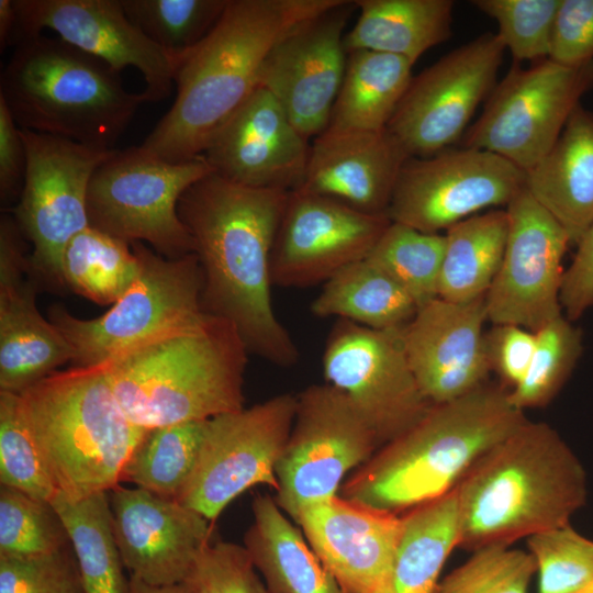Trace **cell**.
<instances>
[{
    "mask_svg": "<svg viewBox=\"0 0 593 593\" xmlns=\"http://www.w3.org/2000/svg\"><path fill=\"white\" fill-rule=\"evenodd\" d=\"M507 235L505 209L479 213L449 227L438 298L468 303L485 296L501 266Z\"/></svg>",
    "mask_w": 593,
    "mask_h": 593,
    "instance_id": "cell-31",
    "label": "cell"
},
{
    "mask_svg": "<svg viewBox=\"0 0 593 593\" xmlns=\"http://www.w3.org/2000/svg\"><path fill=\"white\" fill-rule=\"evenodd\" d=\"M112 528L130 577L150 585L186 581L211 542L212 522L175 499L121 484L108 492Z\"/></svg>",
    "mask_w": 593,
    "mask_h": 593,
    "instance_id": "cell-21",
    "label": "cell"
},
{
    "mask_svg": "<svg viewBox=\"0 0 593 593\" xmlns=\"http://www.w3.org/2000/svg\"><path fill=\"white\" fill-rule=\"evenodd\" d=\"M127 18L158 46L184 56L212 31L228 0H120Z\"/></svg>",
    "mask_w": 593,
    "mask_h": 593,
    "instance_id": "cell-38",
    "label": "cell"
},
{
    "mask_svg": "<svg viewBox=\"0 0 593 593\" xmlns=\"http://www.w3.org/2000/svg\"><path fill=\"white\" fill-rule=\"evenodd\" d=\"M497 24L496 35L514 63L549 58L560 0H474Z\"/></svg>",
    "mask_w": 593,
    "mask_h": 593,
    "instance_id": "cell-43",
    "label": "cell"
},
{
    "mask_svg": "<svg viewBox=\"0 0 593 593\" xmlns=\"http://www.w3.org/2000/svg\"><path fill=\"white\" fill-rule=\"evenodd\" d=\"M19 19L13 0H0V47L1 51L16 42Z\"/></svg>",
    "mask_w": 593,
    "mask_h": 593,
    "instance_id": "cell-51",
    "label": "cell"
},
{
    "mask_svg": "<svg viewBox=\"0 0 593 593\" xmlns=\"http://www.w3.org/2000/svg\"><path fill=\"white\" fill-rule=\"evenodd\" d=\"M26 172V149L21 128L0 97V197L4 202L19 198Z\"/></svg>",
    "mask_w": 593,
    "mask_h": 593,
    "instance_id": "cell-50",
    "label": "cell"
},
{
    "mask_svg": "<svg viewBox=\"0 0 593 593\" xmlns=\"http://www.w3.org/2000/svg\"><path fill=\"white\" fill-rule=\"evenodd\" d=\"M295 522L345 593H395L403 516L338 494L306 506Z\"/></svg>",
    "mask_w": 593,
    "mask_h": 593,
    "instance_id": "cell-22",
    "label": "cell"
},
{
    "mask_svg": "<svg viewBox=\"0 0 593 593\" xmlns=\"http://www.w3.org/2000/svg\"><path fill=\"white\" fill-rule=\"evenodd\" d=\"M535 571L530 552L488 546L452 570L438 584V593H527Z\"/></svg>",
    "mask_w": 593,
    "mask_h": 593,
    "instance_id": "cell-44",
    "label": "cell"
},
{
    "mask_svg": "<svg viewBox=\"0 0 593 593\" xmlns=\"http://www.w3.org/2000/svg\"><path fill=\"white\" fill-rule=\"evenodd\" d=\"M355 9V1L343 0L298 25L264 61L258 87L279 102L306 139L328 126L346 70L345 29Z\"/></svg>",
    "mask_w": 593,
    "mask_h": 593,
    "instance_id": "cell-20",
    "label": "cell"
},
{
    "mask_svg": "<svg viewBox=\"0 0 593 593\" xmlns=\"http://www.w3.org/2000/svg\"><path fill=\"white\" fill-rule=\"evenodd\" d=\"M20 394L57 493L109 492L148 433L130 421L102 363L55 371Z\"/></svg>",
    "mask_w": 593,
    "mask_h": 593,
    "instance_id": "cell-6",
    "label": "cell"
},
{
    "mask_svg": "<svg viewBox=\"0 0 593 593\" xmlns=\"http://www.w3.org/2000/svg\"><path fill=\"white\" fill-rule=\"evenodd\" d=\"M0 97L22 130L114 149L143 92L127 91L103 60L43 34L21 40L0 77Z\"/></svg>",
    "mask_w": 593,
    "mask_h": 593,
    "instance_id": "cell-7",
    "label": "cell"
},
{
    "mask_svg": "<svg viewBox=\"0 0 593 593\" xmlns=\"http://www.w3.org/2000/svg\"><path fill=\"white\" fill-rule=\"evenodd\" d=\"M526 189L578 245L593 223V111L579 104L550 150L526 172Z\"/></svg>",
    "mask_w": 593,
    "mask_h": 593,
    "instance_id": "cell-27",
    "label": "cell"
},
{
    "mask_svg": "<svg viewBox=\"0 0 593 593\" xmlns=\"http://www.w3.org/2000/svg\"><path fill=\"white\" fill-rule=\"evenodd\" d=\"M139 260L132 287L101 316L82 320L53 305L48 320L67 340L76 367L103 363L157 337L199 324L203 273L194 253L166 258L141 242L130 243Z\"/></svg>",
    "mask_w": 593,
    "mask_h": 593,
    "instance_id": "cell-8",
    "label": "cell"
},
{
    "mask_svg": "<svg viewBox=\"0 0 593 593\" xmlns=\"http://www.w3.org/2000/svg\"><path fill=\"white\" fill-rule=\"evenodd\" d=\"M296 411V395L282 393L206 422L194 470L177 501L212 523L254 485L277 491L276 468Z\"/></svg>",
    "mask_w": 593,
    "mask_h": 593,
    "instance_id": "cell-12",
    "label": "cell"
},
{
    "mask_svg": "<svg viewBox=\"0 0 593 593\" xmlns=\"http://www.w3.org/2000/svg\"><path fill=\"white\" fill-rule=\"evenodd\" d=\"M486 320L485 296L468 303L436 298L402 328L410 366L430 404L452 401L485 383L491 371Z\"/></svg>",
    "mask_w": 593,
    "mask_h": 593,
    "instance_id": "cell-24",
    "label": "cell"
},
{
    "mask_svg": "<svg viewBox=\"0 0 593 593\" xmlns=\"http://www.w3.org/2000/svg\"><path fill=\"white\" fill-rule=\"evenodd\" d=\"M417 309L400 284L367 259L335 273L311 303L315 316H335L373 329L403 328Z\"/></svg>",
    "mask_w": 593,
    "mask_h": 593,
    "instance_id": "cell-32",
    "label": "cell"
},
{
    "mask_svg": "<svg viewBox=\"0 0 593 593\" xmlns=\"http://www.w3.org/2000/svg\"><path fill=\"white\" fill-rule=\"evenodd\" d=\"M343 0H228L220 20L178 68L176 98L139 145L179 163L203 154L219 128L258 88L271 48L298 25Z\"/></svg>",
    "mask_w": 593,
    "mask_h": 593,
    "instance_id": "cell-2",
    "label": "cell"
},
{
    "mask_svg": "<svg viewBox=\"0 0 593 593\" xmlns=\"http://www.w3.org/2000/svg\"><path fill=\"white\" fill-rule=\"evenodd\" d=\"M505 210L508 235L501 266L485 294L488 320L535 333L562 315V259L571 242L526 187Z\"/></svg>",
    "mask_w": 593,
    "mask_h": 593,
    "instance_id": "cell-17",
    "label": "cell"
},
{
    "mask_svg": "<svg viewBox=\"0 0 593 593\" xmlns=\"http://www.w3.org/2000/svg\"><path fill=\"white\" fill-rule=\"evenodd\" d=\"M592 89L593 61L566 66L546 58L526 69L514 64L467 128L461 147L493 153L527 172L550 150Z\"/></svg>",
    "mask_w": 593,
    "mask_h": 593,
    "instance_id": "cell-10",
    "label": "cell"
},
{
    "mask_svg": "<svg viewBox=\"0 0 593 593\" xmlns=\"http://www.w3.org/2000/svg\"><path fill=\"white\" fill-rule=\"evenodd\" d=\"M568 269L564 270L560 303L572 322L593 306V223L585 232Z\"/></svg>",
    "mask_w": 593,
    "mask_h": 593,
    "instance_id": "cell-49",
    "label": "cell"
},
{
    "mask_svg": "<svg viewBox=\"0 0 593 593\" xmlns=\"http://www.w3.org/2000/svg\"><path fill=\"white\" fill-rule=\"evenodd\" d=\"M128 593H190L184 583L174 585H150L130 577Z\"/></svg>",
    "mask_w": 593,
    "mask_h": 593,
    "instance_id": "cell-52",
    "label": "cell"
},
{
    "mask_svg": "<svg viewBox=\"0 0 593 593\" xmlns=\"http://www.w3.org/2000/svg\"><path fill=\"white\" fill-rule=\"evenodd\" d=\"M70 546L64 523L49 501L0 488V556L27 557Z\"/></svg>",
    "mask_w": 593,
    "mask_h": 593,
    "instance_id": "cell-40",
    "label": "cell"
},
{
    "mask_svg": "<svg viewBox=\"0 0 593 593\" xmlns=\"http://www.w3.org/2000/svg\"><path fill=\"white\" fill-rule=\"evenodd\" d=\"M290 192L247 187L212 171L178 203L202 268L204 311L231 322L249 353L279 367L300 357L271 299V251Z\"/></svg>",
    "mask_w": 593,
    "mask_h": 593,
    "instance_id": "cell-1",
    "label": "cell"
},
{
    "mask_svg": "<svg viewBox=\"0 0 593 593\" xmlns=\"http://www.w3.org/2000/svg\"><path fill=\"white\" fill-rule=\"evenodd\" d=\"M535 346L536 334L517 325L496 324L485 333V349L490 368L511 390L526 374Z\"/></svg>",
    "mask_w": 593,
    "mask_h": 593,
    "instance_id": "cell-48",
    "label": "cell"
},
{
    "mask_svg": "<svg viewBox=\"0 0 593 593\" xmlns=\"http://www.w3.org/2000/svg\"><path fill=\"white\" fill-rule=\"evenodd\" d=\"M412 67L407 59L390 54L348 53L345 76L326 130H387L413 78Z\"/></svg>",
    "mask_w": 593,
    "mask_h": 593,
    "instance_id": "cell-30",
    "label": "cell"
},
{
    "mask_svg": "<svg viewBox=\"0 0 593 593\" xmlns=\"http://www.w3.org/2000/svg\"><path fill=\"white\" fill-rule=\"evenodd\" d=\"M279 102L258 87L219 128L203 152L213 172L254 188L296 190L311 145Z\"/></svg>",
    "mask_w": 593,
    "mask_h": 593,
    "instance_id": "cell-23",
    "label": "cell"
},
{
    "mask_svg": "<svg viewBox=\"0 0 593 593\" xmlns=\"http://www.w3.org/2000/svg\"><path fill=\"white\" fill-rule=\"evenodd\" d=\"M526 172L493 153L447 148L403 165L387 212L392 222L439 234L480 211L506 206Z\"/></svg>",
    "mask_w": 593,
    "mask_h": 593,
    "instance_id": "cell-16",
    "label": "cell"
},
{
    "mask_svg": "<svg viewBox=\"0 0 593 593\" xmlns=\"http://www.w3.org/2000/svg\"><path fill=\"white\" fill-rule=\"evenodd\" d=\"M505 47L483 33L413 76L387 130L410 157H428L462 138L496 86Z\"/></svg>",
    "mask_w": 593,
    "mask_h": 593,
    "instance_id": "cell-14",
    "label": "cell"
},
{
    "mask_svg": "<svg viewBox=\"0 0 593 593\" xmlns=\"http://www.w3.org/2000/svg\"><path fill=\"white\" fill-rule=\"evenodd\" d=\"M190 593H269L243 545L208 544L183 582Z\"/></svg>",
    "mask_w": 593,
    "mask_h": 593,
    "instance_id": "cell-45",
    "label": "cell"
},
{
    "mask_svg": "<svg viewBox=\"0 0 593 593\" xmlns=\"http://www.w3.org/2000/svg\"><path fill=\"white\" fill-rule=\"evenodd\" d=\"M380 443L338 389L312 384L296 395L291 433L276 468V502L293 521L309 505L338 495L344 478Z\"/></svg>",
    "mask_w": 593,
    "mask_h": 593,
    "instance_id": "cell-11",
    "label": "cell"
},
{
    "mask_svg": "<svg viewBox=\"0 0 593 593\" xmlns=\"http://www.w3.org/2000/svg\"><path fill=\"white\" fill-rule=\"evenodd\" d=\"M445 245V234L391 221L366 259L400 284L419 309L438 298Z\"/></svg>",
    "mask_w": 593,
    "mask_h": 593,
    "instance_id": "cell-37",
    "label": "cell"
},
{
    "mask_svg": "<svg viewBox=\"0 0 593 593\" xmlns=\"http://www.w3.org/2000/svg\"><path fill=\"white\" fill-rule=\"evenodd\" d=\"M208 421L148 430L128 461L123 481L177 500L194 470Z\"/></svg>",
    "mask_w": 593,
    "mask_h": 593,
    "instance_id": "cell-36",
    "label": "cell"
},
{
    "mask_svg": "<svg viewBox=\"0 0 593 593\" xmlns=\"http://www.w3.org/2000/svg\"><path fill=\"white\" fill-rule=\"evenodd\" d=\"M19 19L15 45L47 29L116 71L133 67L146 83L148 102L166 99L183 56L154 43L125 14L120 0H13Z\"/></svg>",
    "mask_w": 593,
    "mask_h": 593,
    "instance_id": "cell-18",
    "label": "cell"
},
{
    "mask_svg": "<svg viewBox=\"0 0 593 593\" xmlns=\"http://www.w3.org/2000/svg\"><path fill=\"white\" fill-rule=\"evenodd\" d=\"M459 547L510 546L569 524L586 500L582 465L542 422H524L484 454L456 486Z\"/></svg>",
    "mask_w": 593,
    "mask_h": 593,
    "instance_id": "cell-3",
    "label": "cell"
},
{
    "mask_svg": "<svg viewBox=\"0 0 593 593\" xmlns=\"http://www.w3.org/2000/svg\"><path fill=\"white\" fill-rule=\"evenodd\" d=\"M21 134L26 172L13 217L33 244V269L64 286V251L75 236L90 226L87 197L91 177L116 148L90 147L22 128Z\"/></svg>",
    "mask_w": 593,
    "mask_h": 593,
    "instance_id": "cell-13",
    "label": "cell"
},
{
    "mask_svg": "<svg viewBox=\"0 0 593 593\" xmlns=\"http://www.w3.org/2000/svg\"><path fill=\"white\" fill-rule=\"evenodd\" d=\"M0 483L49 501L57 493L19 393L0 391Z\"/></svg>",
    "mask_w": 593,
    "mask_h": 593,
    "instance_id": "cell-41",
    "label": "cell"
},
{
    "mask_svg": "<svg viewBox=\"0 0 593 593\" xmlns=\"http://www.w3.org/2000/svg\"><path fill=\"white\" fill-rule=\"evenodd\" d=\"M456 488L412 508L403 516V533L394 569L395 593H438L445 561L459 546Z\"/></svg>",
    "mask_w": 593,
    "mask_h": 593,
    "instance_id": "cell-33",
    "label": "cell"
},
{
    "mask_svg": "<svg viewBox=\"0 0 593 593\" xmlns=\"http://www.w3.org/2000/svg\"><path fill=\"white\" fill-rule=\"evenodd\" d=\"M0 593H82L74 551L0 556Z\"/></svg>",
    "mask_w": 593,
    "mask_h": 593,
    "instance_id": "cell-46",
    "label": "cell"
},
{
    "mask_svg": "<svg viewBox=\"0 0 593 593\" xmlns=\"http://www.w3.org/2000/svg\"><path fill=\"white\" fill-rule=\"evenodd\" d=\"M139 268L128 243L89 226L64 251L63 284L94 303L113 304L132 287Z\"/></svg>",
    "mask_w": 593,
    "mask_h": 593,
    "instance_id": "cell-35",
    "label": "cell"
},
{
    "mask_svg": "<svg viewBox=\"0 0 593 593\" xmlns=\"http://www.w3.org/2000/svg\"><path fill=\"white\" fill-rule=\"evenodd\" d=\"M51 503L68 533L82 593H128L130 577L114 538L108 492L77 500L56 493Z\"/></svg>",
    "mask_w": 593,
    "mask_h": 593,
    "instance_id": "cell-34",
    "label": "cell"
},
{
    "mask_svg": "<svg viewBox=\"0 0 593 593\" xmlns=\"http://www.w3.org/2000/svg\"><path fill=\"white\" fill-rule=\"evenodd\" d=\"M409 158L388 130H325L314 138L304 179L294 191L334 199L365 213L387 214Z\"/></svg>",
    "mask_w": 593,
    "mask_h": 593,
    "instance_id": "cell-26",
    "label": "cell"
},
{
    "mask_svg": "<svg viewBox=\"0 0 593 593\" xmlns=\"http://www.w3.org/2000/svg\"><path fill=\"white\" fill-rule=\"evenodd\" d=\"M527 539L538 572V593H580L593 584V540L570 524Z\"/></svg>",
    "mask_w": 593,
    "mask_h": 593,
    "instance_id": "cell-42",
    "label": "cell"
},
{
    "mask_svg": "<svg viewBox=\"0 0 593 593\" xmlns=\"http://www.w3.org/2000/svg\"><path fill=\"white\" fill-rule=\"evenodd\" d=\"M248 353L231 322L208 313L102 365L125 415L150 430L244 409Z\"/></svg>",
    "mask_w": 593,
    "mask_h": 593,
    "instance_id": "cell-5",
    "label": "cell"
},
{
    "mask_svg": "<svg viewBox=\"0 0 593 593\" xmlns=\"http://www.w3.org/2000/svg\"><path fill=\"white\" fill-rule=\"evenodd\" d=\"M213 169L200 155L170 163L133 146L93 172L87 197L90 227L126 243L146 242L166 258L194 253L178 213L183 192Z\"/></svg>",
    "mask_w": 593,
    "mask_h": 593,
    "instance_id": "cell-9",
    "label": "cell"
},
{
    "mask_svg": "<svg viewBox=\"0 0 593 593\" xmlns=\"http://www.w3.org/2000/svg\"><path fill=\"white\" fill-rule=\"evenodd\" d=\"M359 16L344 36L348 53L372 51L413 65L451 36L452 0H356Z\"/></svg>",
    "mask_w": 593,
    "mask_h": 593,
    "instance_id": "cell-29",
    "label": "cell"
},
{
    "mask_svg": "<svg viewBox=\"0 0 593 593\" xmlns=\"http://www.w3.org/2000/svg\"><path fill=\"white\" fill-rule=\"evenodd\" d=\"M580 593H589V592H586V591H581Z\"/></svg>",
    "mask_w": 593,
    "mask_h": 593,
    "instance_id": "cell-54",
    "label": "cell"
},
{
    "mask_svg": "<svg viewBox=\"0 0 593 593\" xmlns=\"http://www.w3.org/2000/svg\"><path fill=\"white\" fill-rule=\"evenodd\" d=\"M549 59L566 66L593 61V0H560Z\"/></svg>",
    "mask_w": 593,
    "mask_h": 593,
    "instance_id": "cell-47",
    "label": "cell"
},
{
    "mask_svg": "<svg viewBox=\"0 0 593 593\" xmlns=\"http://www.w3.org/2000/svg\"><path fill=\"white\" fill-rule=\"evenodd\" d=\"M583 591H586L589 593H593V584H591L590 586H588L585 590Z\"/></svg>",
    "mask_w": 593,
    "mask_h": 593,
    "instance_id": "cell-53",
    "label": "cell"
},
{
    "mask_svg": "<svg viewBox=\"0 0 593 593\" xmlns=\"http://www.w3.org/2000/svg\"><path fill=\"white\" fill-rule=\"evenodd\" d=\"M390 223L387 214L291 191L271 251L272 284L306 288L326 282L366 259Z\"/></svg>",
    "mask_w": 593,
    "mask_h": 593,
    "instance_id": "cell-19",
    "label": "cell"
},
{
    "mask_svg": "<svg viewBox=\"0 0 593 593\" xmlns=\"http://www.w3.org/2000/svg\"><path fill=\"white\" fill-rule=\"evenodd\" d=\"M322 366L326 383L351 401L381 446L414 426L433 405L410 366L402 328L373 329L338 320Z\"/></svg>",
    "mask_w": 593,
    "mask_h": 593,
    "instance_id": "cell-15",
    "label": "cell"
},
{
    "mask_svg": "<svg viewBox=\"0 0 593 593\" xmlns=\"http://www.w3.org/2000/svg\"><path fill=\"white\" fill-rule=\"evenodd\" d=\"M535 334L536 346L528 370L508 391L510 401L522 411L548 404L570 377L583 350L581 331L563 315Z\"/></svg>",
    "mask_w": 593,
    "mask_h": 593,
    "instance_id": "cell-39",
    "label": "cell"
},
{
    "mask_svg": "<svg viewBox=\"0 0 593 593\" xmlns=\"http://www.w3.org/2000/svg\"><path fill=\"white\" fill-rule=\"evenodd\" d=\"M244 546L269 593H345L270 495H257Z\"/></svg>",
    "mask_w": 593,
    "mask_h": 593,
    "instance_id": "cell-28",
    "label": "cell"
},
{
    "mask_svg": "<svg viewBox=\"0 0 593 593\" xmlns=\"http://www.w3.org/2000/svg\"><path fill=\"white\" fill-rule=\"evenodd\" d=\"M526 421L508 390L484 383L433 404L414 426L355 470L339 495L395 514L412 510L455 489L484 454Z\"/></svg>",
    "mask_w": 593,
    "mask_h": 593,
    "instance_id": "cell-4",
    "label": "cell"
},
{
    "mask_svg": "<svg viewBox=\"0 0 593 593\" xmlns=\"http://www.w3.org/2000/svg\"><path fill=\"white\" fill-rule=\"evenodd\" d=\"M16 221H0V391L21 393L72 358L71 349L36 307L32 264Z\"/></svg>",
    "mask_w": 593,
    "mask_h": 593,
    "instance_id": "cell-25",
    "label": "cell"
}]
</instances>
